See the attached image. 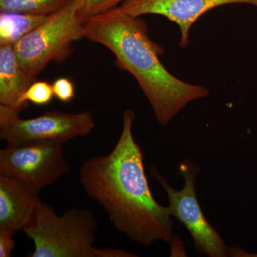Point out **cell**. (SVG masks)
I'll use <instances>...</instances> for the list:
<instances>
[{
  "label": "cell",
  "instance_id": "9a60e30c",
  "mask_svg": "<svg viewBox=\"0 0 257 257\" xmlns=\"http://www.w3.org/2000/svg\"><path fill=\"white\" fill-rule=\"evenodd\" d=\"M54 96L59 100L68 102L72 100L75 95L73 82L68 78H59L52 84Z\"/></svg>",
  "mask_w": 257,
  "mask_h": 257
},
{
  "label": "cell",
  "instance_id": "7a4b0ae2",
  "mask_svg": "<svg viewBox=\"0 0 257 257\" xmlns=\"http://www.w3.org/2000/svg\"><path fill=\"white\" fill-rule=\"evenodd\" d=\"M83 35L114 54L115 64L135 77L162 126L189 103L209 96L207 88L184 82L165 68L160 60L164 50L149 37L146 22L121 7L84 22Z\"/></svg>",
  "mask_w": 257,
  "mask_h": 257
},
{
  "label": "cell",
  "instance_id": "2e32d148",
  "mask_svg": "<svg viewBox=\"0 0 257 257\" xmlns=\"http://www.w3.org/2000/svg\"><path fill=\"white\" fill-rule=\"evenodd\" d=\"M14 235L8 231H0V257L11 256L15 245Z\"/></svg>",
  "mask_w": 257,
  "mask_h": 257
},
{
  "label": "cell",
  "instance_id": "e0dca14e",
  "mask_svg": "<svg viewBox=\"0 0 257 257\" xmlns=\"http://www.w3.org/2000/svg\"><path fill=\"white\" fill-rule=\"evenodd\" d=\"M138 255L128 252L121 248H96V257H135Z\"/></svg>",
  "mask_w": 257,
  "mask_h": 257
},
{
  "label": "cell",
  "instance_id": "8992f818",
  "mask_svg": "<svg viewBox=\"0 0 257 257\" xmlns=\"http://www.w3.org/2000/svg\"><path fill=\"white\" fill-rule=\"evenodd\" d=\"M21 111L0 105V139L7 144L52 143L64 145L84 138L95 127L89 111L66 113L48 111L32 119L20 117Z\"/></svg>",
  "mask_w": 257,
  "mask_h": 257
},
{
  "label": "cell",
  "instance_id": "ba28073f",
  "mask_svg": "<svg viewBox=\"0 0 257 257\" xmlns=\"http://www.w3.org/2000/svg\"><path fill=\"white\" fill-rule=\"evenodd\" d=\"M228 4L251 5L257 8V0H126L121 8L133 17L159 15L178 25L180 46H187L189 31L194 23L213 8Z\"/></svg>",
  "mask_w": 257,
  "mask_h": 257
},
{
  "label": "cell",
  "instance_id": "30bf717a",
  "mask_svg": "<svg viewBox=\"0 0 257 257\" xmlns=\"http://www.w3.org/2000/svg\"><path fill=\"white\" fill-rule=\"evenodd\" d=\"M34 81L19 63L14 45H0V105L23 110L22 99Z\"/></svg>",
  "mask_w": 257,
  "mask_h": 257
},
{
  "label": "cell",
  "instance_id": "52a82bcc",
  "mask_svg": "<svg viewBox=\"0 0 257 257\" xmlns=\"http://www.w3.org/2000/svg\"><path fill=\"white\" fill-rule=\"evenodd\" d=\"M62 145L52 143L8 144L0 150V174L41 191L70 172Z\"/></svg>",
  "mask_w": 257,
  "mask_h": 257
},
{
  "label": "cell",
  "instance_id": "3957f363",
  "mask_svg": "<svg viewBox=\"0 0 257 257\" xmlns=\"http://www.w3.org/2000/svg\"><path fill=\"white\" fill-rule=\"evenodd\" d=\"M97 222L92 211L69 209L62 216L40 202L32 224L24 232L33 241L29 257H96Z\"/></svg>",
  "mask_w": 257,
  "mask_h": 257
},
{
  "label": "cell",
  "instance_id": "9c48e42d",
  "mask_svg": "<svg viewBox=\"0 0 257 257\" xmlns=\"http://www.w3.org/2000/svg\"><path fill=\"white\" fill-rule=\"evenodd\" d=\"M40 193L14 177L0 174V231L15 234L28 227L42 202Z\"/></svg>",
  "mask_w": 257,
  "mask_h": 257
},
{
  "label": "cell",
  "instance_id": "ac0fdd59",
  "mask_svg": "<svg viewBox=\"0 0 257 257\" xmlns=\"http://www.w3.org/2000/svg\"><path fill=\"white\" fill-rule=\"evenodd\" d=\"M171 246V256H186L183 242L179 236L174 235L172 241L170 243Z\"/></svg>",
  "mask_w": 257,
  "mask_h": 257
},
{
  "label": "cell",
  "instance_id": "8fae6325",
  "mask_svg": "<svg viewBox=\"0 0 257 257\" xmlns=\"http://www.w3.org/2000/svg\"><path fill=\"white\" fill-rule=\"evenodd\" d=\"M47 16L1 11L0 45H15L20 39L43 23Z\"/></svg>",
  "mask_w": 257,
  "mask_h": 257
},
{
  "label": "cell",
  "instance_id": "d6986e66",
  "mask_svg": "<svg viewBox=\"0 0 257 257\" xmlns=\"http://www.w3.org/2000/svg\"><path fill=\"white\" fill-rule=\"evenodd\" d=\"M257 256V255H250V256Z\"/></svg>",
  "mask_w": 257,
  "mask_h": 257
},
{
  "label": "cell",
  "instance_id": "5bb4252c",
  "mask_svg": "<svg viewBox=\"0 0 257 257\" xmlns=\"http://www.w3.org/2000/svg\"><path fill=\"white\" fill-rule=\"evenodd\" d=\"M53 96V88L48 82H34L24 94L22 102L25 106H28L29 101L35 105H46L52 101Z\"/></svg>",
  "mask_w": 257,
  "mask_h": 257
},
{
  "label": "cell",
  "instance_id": "7c38bea8",
  "mask_svg": "<svg viewBox=\"0 0 257 257\" xmlns=\"http://www.w3.org/2000/svg\"><path fill=\"white\" fill-rule=\"evenodd\" d=\"M71 0H0V10L35 15H50Z\"/></svg>",
  "mask_w": 257,
  "mask_h": 257
},
{
  "label": "cell",
  "instance_id": "6da1fadb",
  "mask_svg": "<svg viewBox=\"0 0 257 257\" xmlns=\"http://www.w3.org/2000/svg\"><path fill=\"white\" fill-rule=\"evenodd\" d=\"M135 120L134 111L126 109L114 149L86 160L79 170V182L116 229L131 241L145 246L157 241L170 243L175 235L173 217L150 190L143 151L133 137Z\"/></svg>",
  "mask_w": 257,
  "mask_h": 257
},
{
  "label": "cell",
  "instance_id": "5b68a950",
  "mask_svg": "<svg viewBox=\"0 0 257 257\" xmlns=\"http://www.w3.org/2000/svg\"><path fill=\"white\" fill-rule=\"evenodd\" d=\"M150 170L167 193L171 215L188 230L196 249L209 257L229 256L230 247L208 222L198 201L195 184L201 167L188 160L180 163L178 172L184 179L182 190L174 188L155 167H150Z\"/></svg>",
  "mask_w": 257,
  "mask_h": 257
},
{
  "label": "cell",
  "instance_id": "4fadbf2b",
  "mask_svg": "<svg viewBox=\"0 0 257 257\" xmlns=\"http://www.w3.org/2000/svg\"><path fill=\"white\" fill-rule=\"evenodd\" d=\"M126 0H73L79 18L83 22L97 15L104 14L116 8Z\"/></svg>",
  "mask_w": 257,
  "mask_h": 257
},
{
  "label": "cell",
  "instance_id": "277c9868",
  "mask_svg": "<svg viewBox=\"0 0 257 257\" xmlns=\"http://www.w3.org/2000/svg\"><path fill=\"white\" fill-rule=\"evenodd\" d=\"M83 28L84 22L71 0L15 44L19 63L35 79L50 62L62 63L69 57L72 44L84 37Z\"/></svg>",
  "mask_w": 257,
  "mask_h": 257
}]
</instances>
